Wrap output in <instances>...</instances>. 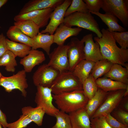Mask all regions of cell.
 Masks as SVG:
<instances>
[{"instance_id":"40","label":"cell","mask_w":128,"mask_h":128,"mask_svg":"<svg viewBox=\"0 0 128 128\" xmlns=\"http://www.w3.org/2000/svg\"><path fill=\"white\" fill-rule=\"evenodd\" d=\"M6 39L3 33H0V57L8 50Z\"/></svg>"},{"instance_id":"17","label":"cell","mask_w":128,"mask_h":128,"mask_svg":"<svg viewBox=\"0 0 128 128\" xmlns=\"http://www.w3.org/2000/svg\"><path fill=\"white\" fill-rule=\"evenodd\" d=\"M82 30V28L78 27L73 28L68 27L63 23L56 28L53 34L54 43L58 46L63 45L68 38L77 36Z\"/></svg>"},{"instance_id":"39","label":"cell","mask_w":128,"mask_h":128,"mask_svg":"<svg viewBox=\"0 0 128 128\" xmlns=\"http://www.w3.org/2000/svg\"><path fill=\"white\" fill-rule=\"evenodd\" d=\"M105 118L107 122L112 128H128V126L119 122L111 115L110 113L107 114Z\"/></svg>"},{"instance_id":"4","label":"cell","mask_w":128,"mask_h":128,"mask_svg":"<svg viewBox=\"0 0 128 128\" xmlns=\"http://www.w3.org/2000/svg\"><path fill=\"white\" fill-rule=\"evenodd\" d=\"M50 88L54 95L83 90L82 84L72 72L69 71L59 73Z\"/></svg>"},{"instance_id":"8","label":"cell","mask_w":128,"mask_h":128,"mask_svg":"<svg viewBox=\"0 0 128 128\" xmlns=\"http://www.w3.org/2000/svg\"><path fill=\"white\" fill-rule=\"evenodd\" d=\"M59 73L58 70L47 64H43L39 67L34 73L33 83L37 87L50 88Z\"/></svg>"},{"instance_id":"28","label":"cell","mask_w":128,"mask_h":128,"mask_svg":"<svg viewBox=\"0 0 128 128\" xmlns=\"http://www.w3.org/2000/svg\"><path fill=\"white\" fill-rule=\"evenodd\" d=\"M113 64L106 59L98 61L95 62L90 74L96 80L107 73Z\"/></svg>"},{"instance_id":"24","label":"cell","mask_w":128,"mask_h":128,"mask_svg":"<svg viewBox=\"0 0 128 128\" xmlns=\"http://www.w3.org/2000/svg\"><path fill=\"white\" fill-rule=\"evenodd\" d=\"M89 12L99 17L107 25L108 28L106 29L110 32L112 31L123 32L127 31L125 28L119 24L117 18L114 16L108 13L102 14L99 12Z\"/></svg>"},{"instance_id":"31","label":"cell","mask_w":128,"mask_h":128,"mask_svg":"<svg viewBox=\"0 0 128 128\" xmlns=\"http://www.w3.org/2000/svg\"><path fill=\"white\" fill-rule=\"evenodd\" d=\"M95 81L90 74L82 84L83 93L89 100L94 96L97 91L98 88Z\"/></svg>"},{"instance_id":"27","label":"cell","mask_w":128,"mask_h":128,"mask_svg":"<svg viewBox=\"0 0 128 128\" xmlns=\"http://www.w3.org/2000/svg\"><path fill=\"white\" fill-rule=\"evenodd\" d=\"M22 114L27 116L38 126L42 125L43 117L45 112L41 107H33L25 106L22 109Z\"/></svg>"},{"instance_id":"12","label":"cell","mask_w":128,"mask_h":128,"mask_svg":"<svg viewBox=\"0 0 128 128\" xmlns=\"http://www.w3.org/2000/svg\"><path fill=\"white\" fill-rule=\"evenodd\" d=\"M72 1V0H64L63 3L55 8L50 16L49 23L46 28L40 32L53 35L56 28L63 23L65 12Z\"/></svg>"},{"instance_id":"20","label":"cell","mask_w":128,"mask_h":128,"mask_svg":"<svg viewBox=\"0 0 128 128\" xmlns=\"http://www.w3.org/2000/svg\"><path fill=\"white\" fill-rule=\"evenodd\" d=\"M104 77L123 83L128 84V69L117 64H113Z\"/></svg>"},{"instance_id":"22","label":"cell","mask_w":128,"mask_h":128,"mask_svg":"<svg viewBox=\"0 0 128 128\" xmlns=\"http://www.w3.org/2000/svg\"><path fill=\"white\" fill-rule=\"evenodd\" d=\"M98 88L107 92L120 89H126L128 85L112 80L104 77L99 78L96 80Z\"/></svg>"},{"instance_id":"6","label":"cell","mask_w":128,"mask_h":128,"mask_svg":"<svg viewBox=\"0 0 128 128\" xmlns=\"http://www.w3.org/2000/svg\"><path fill=\"white\" fill-rule=\"evenodd\" d=\"M125 90L120 89L107 92L104 101L90 118L105 117L110 113L121 101Z\"/></svg>"},{"instance_id":"13","label":"cell","mask_w":128,"mask_h":128,"mask_svg":"<svg viewBox=\"0 0 128 128\" xmlns=\"http://www.w3.org/2000/svg\"><path fill=\"white\" fill-rule=\"evenodd\" d=\"M55 9L48 8L32 11L22 14H18L15 16V22L25 19L30 20L35 23L40 28L47 26L51 14Z\"/></svg>"},{"instance_id":"34","label":"cell","mask_w":128,"mask_h":128,"mask_svg":"<svg viewBox=\"0 0 128 128\" xmlns=\"http://www.w3.org/2000/svg\"><path fill=\"white\" fill-rule=\"evenodd\" d=\"M116 41L119 44L121 48L127 49L128 48V32H110Z\"/></svg>"},{"instance_id":"9","label":"cell","mask_w":128,"mask_h":128,"mask_svg":"<svg viewBox=\"0 0 128 128\" xmlns=\"http://www.w3.org/2000/svg\"><path fill=\"white\" fill-rule=\"evenodd\" d=\"M37 87L35 101L37 106L41 107L45 113L55 117L59 110L53 105L52 90L50 88L39 86Z\"/></svg>"},{"instance_id":"14","label":"cell","mask_w":128,"mask_h":128,"mask_svg":"<svg viewBox=\"0 0 128 128\" xmlns=\"http://www.w3.org/2000/svg\"><path fill=\"white\" fill-rule=\"evenodd\" d=\"M93 37L92 34H89L84 36L81 40L84 43L85 59L96 62L104 59L99 44L97 42L94 41Z\"/></svg>"},{"instance_id":"25","label":"cell","mask_w":128,"mask_h":128,"mask_svg":"<svg viewBox=\"0 0 128 128\" xmlns=\"http://www.w3.org/2000/svg\"><path fill=\"white\" fill-rule=\"evenodd\" d=\"M6 35L11 41L18 42L31 47L32 46V39L25 34L14 25L9 28L6 32Z\"/></svg>"},{"instance_id":"30","label":"cell","mask_w":128,"mask_h":128,"mask_svg":"<svg viewBox=\"0 0 128 128\" xmlns=\"http://www.w3.org/2000/svg\"><path fill=\"white\" fill-rule=\"evenodd\" d=\"M16 56L11 51L7 50L0 57V66H5L7 72H14L17 65L15 59Z\"/></svg>"},{"instance_id":"41","label":"cell","mask_w":128,"mask_h":128,"mask_svg":"<svg viewBox=\"0 0 128 128\" xmlns=\"http://www.w3.org/2000/svg\"><path fill=\"white\" fill-rule=\"evenodd\" d=\"M0 123L4 128H7L8 123L5 114L0 109Z\"/></svg>"},{"instance_id":"2","label":"cell","mask_w":128,"mask_h":128,"mask_svg":"<svg viewBox=\"0 0 128 128\" xmlns=\"http://www.w3.org/2000/svg\"><path fill=\"white\" fill-rule=\"evenodd\" d=\"M58 109L69 114L85 108L89 99L83 90L52 94Z\"/></svg>"},{"instance_id":"33","label":"cell","mask_w":128,"mask_h":128,"mask_svg":"<svg viewBox=\"0 0 128 128\" xmlns=\"http://www.w3.org/2000/svg\"><path fill=\"white\" fill-rule=\"evenodd\" d=\"M75 12L87 13L89 12L86 4L82 0H72L67 9L64 18Z\"/></svg>"},{"instance_id":"15","label":"cell","mask_w":128,"mask_h":128,"mask_svg":"<svg viewBox=\"0 0 128 128\" xmlns=\"http://www.w3.org/2000/svg\"><path fill=\"white\" fill-rule=\"evenodd\" d=\"M64 0H31L26 3L21 9L19 14L30 12L48 8L55 9L62 4Z\"/></svg>"},{"instance_id":"29","label":"cell","mask_w":128,"mask_h":128,"mask_svg":"<svg viewBox=\"0 0 128 128\" xmlns=\"http://www.w3.org/2000/svg\"><path fill=\"white\" fill-rule=\"evenodd\" d=\"M8 50H10L16 56L23 58L27 55L32 47L27 45L11 41L6 38Z\"/></svg>"},{"instance_id":"38","label":"cell","mask_w":128,"mask_h":128,"mask_svg":"<svg viewBox=\"0 0 128 128\" xmlns=\"http://www.w3.org/2000/svg\"><path fill=\"white\" fill-rule=\"evenodd\" d=\"M114 118L121 123L128 126V111L120 109L114 114Z\"/></svg>"},{"instance_id":"35","label":"cell","mask_w":128,"mask_h":128,"mask_svg":"<svg viewBox=\"0 0 128 128\" xmlns=\"http://www.w3.org/2000/svg\"><path fill=\"white\" fill-rule=\"evenodd\" d=\"M32 122L27 116L22 114L16 121L8 123L7 128H24Z\"/></svg>"},{"instance_id":"46","label":"cell","mask_w":128,"mask_h":128,"mask_svg":"<svg viewBox=\"0 0 128 128\" xmlns=\"http://www.w3.org/2000/svg\"><path fill=\"white\" fill-rule=\"evenodd\" d=\"M2 126L1 124L0 123V128H2Z\"/></svg>"},{"instance_id":"37","label":"cell","mask_w":128,"mask_h":128,"mask_svg":"<svg viewBox=\"0 0 128 128\" xmlns=\"http://www.w3.org/2000/svg\"><path fill=\"white\" fill-rule=\"evenodd\" d=\"M88 11L99 12L103 4V0H83Z\"/></svg>"},{"instance_id":"44","label":"cell","mask_w":128,"mask_h":128,"mask_svg":"<svg viewBox=\"0 0 128 128\" xmlns=\"http://www.w3.org/2000/svg\"><path fill=\"white\" fill-rule=\"evenodd\" d=\"M128 87L126 89L125 91L124 94V97H125L126 96H128Z\"/></svg>"},{"instance_id":"45","label":"cell","mask_w":128,"mask_h":128,"mask_svg":"<svg viewBox=\"0 0 128 128\" xmlns=\"http://www.w3.org/2000/svg\"><path fill=\"white\" fill-rule=\"evenodd\" d=\"M2 74L0 72V78L2 76Z\"/></svg>"},{"instance_id":"26","label":"cell","mask_w":128,"mask_h":128,"mask_svg":"<svg viewBox=\"0 0 128 128\" xmlns=\"http://www.w3.org/2000/svg\"><path fill=\"white\" fill-rule=\"evenodd\" d=\"M14 24L24 33L32 39L40 32L39 27L30 20L25 19L15 22Z\"/></svg>"},{"instance_id":"32","label":"cell","mask_w":128,"mask_h":128,"mask_svg":"<svg viewBox=\"0 0 128 128\" xmlns=\"http://www.w3.org/2000/svg\"><path fill=\"white\" fill-rule=\"evenodd\" d=\"M56 119L55 124L51 128H72L69 114L59 110L55 114Z\"/></svg>"},{"instance_id":"16","label":"cell","mask_w":128,"mask_h":128,"mask_svg":"<svg viewBox=\"0 0 128 128\" xmlns=\"http://www.w3.org/2000/svg\"><path fill=\"white\" fill-rule=\"evenodd\" d=\"M45 59V55L42 51L31 49L27 55L20 59V63L23 65L26 73H29L35 66L41 63Z\"/></svg>"},{"instance_id":"43","label":"cell","mask_w":128,"mask_h":128,"mask_svg":"<svg viewBox=\"0 0 128 128\" xmlns=\"http://www.w3.org/2000/svg\"><path fill=\"white\" fill-rule=\"evenodd\" d=\"M123 107L124 109V110L127 111H128V101H127L123 105Z\"/></svg>"},{"instance_id":"3","label":"cell","mask_w":128,"mask_h":128,"mask_svg":"<svg viewBox=\"0 0 128 128\" xmlns=\"http://www.w3.org/2000/svg\"><path fill=\"white\" fill-rule=\"evenodd\" d=\"M63 23L65 25L71 27L73 26L83 28L92 31L100 38L102 33L96 21L91 13L75 12L64 18Z\"/></svg>"},{"instance_id":"21","label":"cell","mask_w":128,"mask_h":128,"mask_svg":"<svg viewBox=\"0 0 128 128\" xmlns=\"http://www.w3.org/2000/svg\"><path fill=\"white\" fill-rule=\"evenodd\" d=\"M95 63L84 59L77 64L71 72L82 84L89 76Z\"/></svg>"},{"instance_id":"1","label":"cell","mask_w":128,"mask_h":128,"mask_svg":"<svg viewBox=\"0 0 128 128\" xmlns=\"http://www.w3.org/2000/svg\"><path fill=\"white\" fill-rule=\"evenodd\" d=\"M101 32V37H95L94 39L99 44L104 59L108 60L113 64L124 66L128 69V49L118 47L111 33L107 29L103 28Z\"/></svg>"},{"instance_id":"10","label":"cell","mask_w":128,"mask_h":128,"mask_svg":"<svg viewBox=\"0 0 128 128\" xmlns=\"http://www.w3.org/2000/svg\"><path fill=\"white\" fill-rule=\"evenodd\" d=\"M68 45L59 46L49 55L50 60L47 65L61 73L69 71V64L67 55Z\"/></svg>"},{"instance_id":"19","label":"cell","mask_w":128,"mask_h":128,"mask_svg":"<svg viewBox=\"0 0 128 128\" xmlns=\"http://www.w3.org/2000/svg\"><path fill=\"white\" fill-rule=\"evenodd\" d=\"M32 40V49L41 48L49 55L51 46L54 43L53 35H50L48 33H42L40 32Z\"/></svg>"},{"instance_id":"36","label":"cell","mask_w":128,"mask_h":128,"mask_svg":"<svg viewBox=\"0 0 128 128\" xmlns=\"http://www.w3.org/2000/svg\"><path fill=\"white\" fill-rule=\"evenodd\" d=\"M91 128H112L108 124L105 117L90 118Z\"/></svg>"},{"instance_id":"5","label":"cell","mask_w":128,"mask_h":128,"mask_svg":"<svg viewBox=\"0 0 128 128\" xmlns=\"http://www.w3.org/2000/svg\"><path fill=\"white\" fill-rule=\"evenodd\" d=\"M26 73L23 69L10 77L2 76L0 78V86L9 93L14 90H18L21 92L22 95L26 97L27 93L26 89L28 87Z\"/></svg>"},{"instance_id":"7","label":"cell","mask_w":128,"mask_h":128,"mask_svg":"<svg viewBox=\"0 0 128 128\" xmlns=\"http://www.w3.org/2000/svg\"><path fill=\"white\" fill-rule=\"evenodd\" d=\"M101 8L105 13L119 18L124 27H128V0H103Z\"/></svg>"},{"instance_id":"23","label":"cell","mask_w":128,"mask_h":128,"mask_svg":"<svg viewBox=\"0 0 128 128\" xmlns=\"http://www.w3.org/2000/svg\"><path fill=\"white\" fill-rule=\"evenodd\" d=\"M107 92L98 88L94 96L89 100L84 108L90 118L104 101Z\"/></svg>"},{"instance_id":"42","label":"cell","mask_w":128,"mask_h":128,"mask_svg":"<svg viewBox=\"0 0 128 128\" xmlns=\"http://www.w3.org/2000/svg\"><path fill=\"white\" fill-rule=\"evenodd\" d=\"M7 0H0V8L8 2Z\"/></svg>"},{"instance_id":"18","label":"cell","mask_w":128,"mask_h":128,"mask_svg":"<svg viewBox=\"0 0 128 128\" xmlns=\"http://www.w3.org/2000/svg\"><path fill=\"white\" fill-rule=\"evenodd\" d=\"M69 114L72 128H91L90 118L84 108Z\"/></svg>"},{"instance_id":"11","label":"cell","mask_w":128,"mask_h":128,"mask_svg":"<svg viewBox=\"0 0 128 128\" xmlns=\"http://www.w3.org/2000/svg\"><path fill=\"white\" fill-rule=\"evenodd\" d=\"M69 64V71L73 70L75 66L82 60L85 59L84 51V43L77 37L72 38L67 44Z\"/></svg>"}]
</instances>
